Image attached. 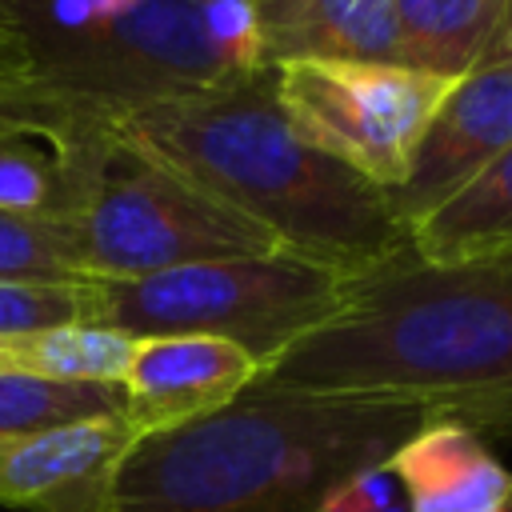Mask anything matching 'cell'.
Listing matches in <instances>:
<instances>
[{"label": "cell", "instance_id": "7", "mask_svg": "<svg viewBox=\"0 0 512 512\" xmlns=\"http://www.w3.org/2000/svg\"><path fill=\"white\" fill-rule=\"evenodd\" d=\"M292 128L380 188H400L416 144L452 80L404 64H272Z\"/></svg>", "mask_w": 512, "mask_h": 512}, {"label": "cell", "instance_id": "16", "mask_svg": "<svg viewBox=\"0 0 512 512\" xmlns=\"http://www.w3.org/2000/svg\"><path fill=\"white\" fill-rule=\"evenodd\" d=\"M96 116L80 112L64 100L32 64L20 32L0 12V136L4 132H32V136H72Z\"/></svg>", "mask_w": 512, "mask_h": 512}, {"label": "cell", "instance_id": "21", "mask_svg": "<svg viewBox=\"0 0 512 512\" xmlns=\"http://www.w3.org/2000/svg\"><path fill=\"white\" fill-rule=\"evenodd\" d=\"M400 484L396 476L384 468H372V472H360L352 480H344L316 512H388L392 504H400Z\"/></svg>", "mask_w": 512, "mask_h": 512}, {"label": "cell", "instance_id": "23", "mask_svg": "<svg viewBox=\"0 0 512 512\" xmlns=\"http://www.w3.org/2000/svg\"><path fill=\"white\" fill-rule=\"evenodd\" d=\"M484 64H500V68H512V12H508V20H504V32H500V40H496V48H492V56H488ZM484 64H480V68H484Z\"/></svg>", "mask_w": 512, "mask_h": 512}, {"label": "cell", "instance_id": "10", "mask_svg": "<svg viewBox=\"0 0 512 512\" xmlns=\"http://www.w3.org/2000/svg\"><path fill=\"white\" fill-rule=\"evenodd\" d=\"M264 364L216 336H148L136 340L120 380V416L136 436H156L228 408L260 380Z\"/></svg>", "mask_w": 512, "mask_h": 512}, {"label": "cell", "instance_id": "6", "mask_svg": "<svg viewBox=\"0 0 512 512\" xmlns=\"http://www.w3.org/2000/svg\"><path fill=\"white\" fill-rule=\"evenodd\" d=\"M352 280L292 252L200 260L132 280H88L84 324L148 336H216L264 368L344 312Z\"/></svg>", "mask_w": 512, "mask_h": 512}, {"label": "cell", "instance_id": "5", "mask_svg": "<svg viewBox=\"0 0 512 512\" xmlns=\"http://www.w3.org/2000/svg\"><path fill=\"white\" fill-rule=\"evenodd\" d=\"M60 224L84 280H132L200 260L284 252L272 232L112 124H88L72 140Z\"/></svg>", "mask_w": 512, "mask_h": 512}, {"label": "cell", "instance_id": "24", "mask_svg": "<svg viewBox=\"0 0 512 512\" xmlns=\"http://www.w3.org/2000/svg\"><path fill=\"white\" fill-rule=\"evenodd\" d=\"M508 512H512V504H508Z\"/></svg>", "mask_w": 512, "mask_h": 512}, {"label": "cell", "instance_id": "4", "mask_svg": "<svg viewBox=\"0 0 512 512\" xmlns=\"http://www.w3.org/2000/svg\"><path fill=\"white\" fill-rule=\"evenodd\" d=\"M0 12L36 72L104 124L268 68L248 0H0Z\"/></svg>", "mask_w": 512, "mask_h": 512}, {"label": "cell", "instance_id": "2", "mask_svg": "<svg viewBox=\"0 0 512 512\" xmlns=\"http://www.w3.org/2000/svg\"><path fill=\"white\" fill-rule=\"evenodd\" d=\"M112 128L272 232L284 252L348 280L412 252V228L396 216L388 188L292 128L272 64L228 88L128 112Z\"/></svg>", "mask_w": 512, "mask_h": 512}, {"label": "cell", "instance_id": "11", "mask_svg": "<svg viewBox=\"0 0 512 512\" xmlns=\"http://www.w3.org/2000/svg\"><path fill=\"white\" fill-rule=\"evenodd\" d=\"M408 512H508L512 472L488 440L452 420H428L392 460Z\"/></svg>", "mask_w": 512, "mask_h": 512}, {"label": "cell", "instance_id": "8", "mask_svg": "<svg viewBox=\"0 0 512 512\" xmlns=\"http://www.w3.org/2000/svg\"><path fill=\"white\" fill-rule=\"evenodd\" d=\"M512 152V68L484 64L452 80L440 108L432 112L412 168L392 188L396 216L416 228L436 208L472 188L500 156Z\"/></svg>", "mask_w": 512, "mask_h": 512}, {"label": "cell", "instance_id": "18", "mask_svg": "<svg viewBox=\"0 0 512 512\" xmlns=\"http://www.w3.org/2000/svg\"><path fill=\"white\" fill-rule=\"evenodd\" d=\"M92 124H104V120H92ZM80 132L64 140L4 132L0 136V208H36V212L60 216L64 184H68V148Z\"/></svg>", "mask_w": 512, "mask_h": 512}, {"label": "cell", "instance_id": "14", "mask_svg": "<svg viewBox=\"0 0 512 512\" xmlns=\"http://www.w3.org/2000/svg\"><path fill=\"white\" fill-rule=\"evenodd\" d=\"M412 252L428 264H460L512 252V152L500 156L472 188L412 228Z\"/></svg>", "mask_w": 512, "mask_h": 512}, {"label": "cell", "instance_id": "3", "mask_svg": "<svg viewBox=\"0 0 512 512\" xmlns=\"http://www.w3.org/2000/svg\"><path fill=\"white\" fill-rule=\"evenodd\" d=\"M428 420L408 400L256 380L228 408L144 436L120 468L116 512H316L344 480L384 468Z\"/></svg>", "mask_w": 512, "mask_h": 512}, {"label": "cell", "instance_id": "13", "mask_svg": "<svg viewBox=\"0 0 512 512\" xmlns=\"http://www.w3.org/2000/svg\"><path fill=\"white\" fill-rule=\"evenodd\" d=\"M400 64L444 80L480 68L512 12V0H392Z\"/></svg>", "mask_w": 512, "mask_h": 512}, {"label": "cell", "instance_id": "15", "mask_svg": "<svg viewBox=\"0 0 512 512\" xmlns=\"http://www.w3.org/2000/svg\"><path fill=\"white\" fill-rule=\"evenodd\" d=\"M136 340L96 324H68L28 336L0 340V372L40 376V380H72V384H112L120 388Z\"/></svg>", "mask_w": 512, "mask_h": 512}, {"label": "cell", "instance_id": "19", "mask_svg": "<svg viewBox=\"0 0 512 512\" xmlns=\"http://www.w3.org/2000/svg\"><path fill=\"white\" fill-rule=\"evenodd\" d=\"M0 280L84 284L60 216L36 208H0Z\"/></svg>", "mask_w": 512, "mask_h": 512}, {"label": "cell", "instance_id": "20", "mask_svg": "<svg viewBox=\"0 0 512 512\" xmlns=\"http://www.w3.org/2000/svg\"><path fill=\"white\" fill-rule=\"evenodd\" d=\"M84 284L0 280V340L84 324Z\"/></svg>", "mask_w": 512, "mask_h": 512}, {"label": "cell", "instance_id": "9", "mask_svg": "<svg viewBox=\"0 0 512 512\" xmlns=\"http://www.w3.org/2000/svg\"><path fill=\"white\" fill-rule=\"evenodd\" d=\"M136 444L120 412L0 440V508L116 512L120 468Z\"/></svg>", "mask_w": 512, "mask_h": 512}, {"label": "cell", "instance_id": "17", "mask_svg": "<svg viewBox=\"0 0 512 512\" xmlns=\"http://www.w3.org/2000/svg\"><path fill=\"white\" fill-rule=\"evenodd\" d=\"M120 412V388L0 372V440Z\"/></svg>", "mask_w": 512, "mask_h": 512}, {"label": "cell", "instance_id": "22", "mask_svg": "<svg viewBox=\"0 0 512 512\" xmlns=\"http://www.w3.org/2000/svg\"><path fill=\"white\" fill-rule=\"evenodd\" d=\"M300 0H248V8L256 12V20H260V28H268V24H276V20H284L292 8H296Z\"/></svg>", "mask_w": 512, "mask_h": 512}, {"label": "cell", "instance_id": "1", "mask_svg": "<svg viewBox=\"0 0 512 512\" xmlns=\"http://www.w3.org/2000/svg\"><path fill=\"white\" fill-rule=\"evenodd\" d=\"M260 380L408 400L484 440L512 436V252L460 264L408 252L352 280L344 312L296 340Z\"/></svg>", "mask_w": 512, "mask_h": 512}, {"label": "cell", "instance_id": "12", "mask_svg": "<svg viewBox=\"0 0 512 512\" xmlns=\"http://www.w3.org/2000/svg\"><path fill=\"white\" fill-rule=\"evenodd\" d=\"M264 64L344 60L400 64V32L392 0H300L284 20L260 32Z\"/></svg>", "mask_w": 512, "mask_h": 512}]
</instances>
